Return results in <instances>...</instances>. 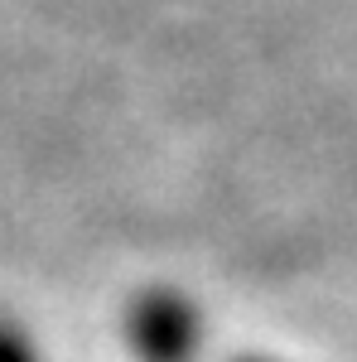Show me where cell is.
Returning <instances> with one entry per match:
<instances>
[{"instance_id":"2","label":"cell","mask_w":357,"mask_h":362,"mask_svg":"<svg viewBox=\"0 0 357 362\" xmlns=\"http://www.w3.org/2000/svg\"><path fill=\"white\" fill-rule=\"evenodd\" d=\"M0 362H39V353L29 348V338L15 324H0Z\"/></svg>"},{"instance_id":"3","label":"cell","mask_w":357,"mask_h":362,"mask_svg":"<svg viewBox=\"0 0 357 362\" xmlns=\"http://www.w3.org/2000/svg\"><path fill=\"white\" fill-rule=\"evenodd\" d=\"M247 362H261V358H247Z\"/></svg>"},{"instance_id":"1","label":"cell","mask_w":357,"mask_h":362,"mask_svg":"<svg viewBox=\"0 0 357 362\" xmlns=\"http://www.w3.org/2000/svg\"><path fill=\"white\" fill-rule=\"evenodd\" d=\"M126 329L140 362H193L198 353V309L179 290L140 295Z\"/></svg>"}]
</instances>
